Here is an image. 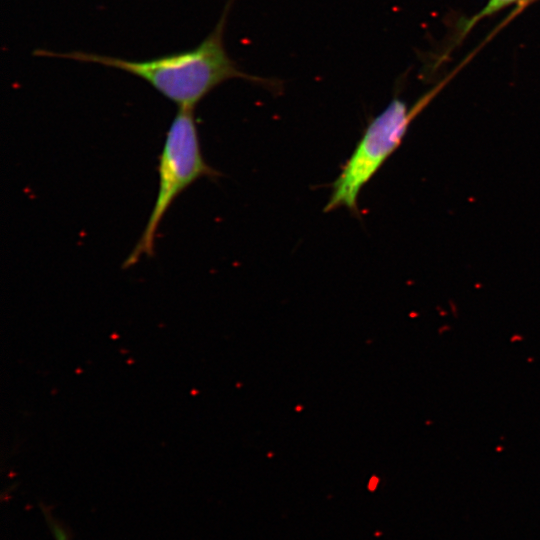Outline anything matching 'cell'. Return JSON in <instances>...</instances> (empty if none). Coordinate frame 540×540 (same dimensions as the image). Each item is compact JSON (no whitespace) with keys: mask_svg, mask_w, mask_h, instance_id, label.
<instances>
[{"mask_svg":"<svg viewBox=\"0 0 540 540\" xmlns=\"http://www.w3.org/2000/svg\"><path fill=\"white\" fill-rule=\"evenodd\" d=\"M439 87L421 97L412 107L395 97L371 120L354 151L332 185L324 211L346 207L358 213V195L364 185L401 144L408 127L424 109Z\"/></svg>","mask_w":540,"mask_h":540,"instance_id":"3957f363","label":"cell"},{"mask_svg":"<svg viewBox=\"0 0 540 540\" xmlns=\"http://www.w3.org/2000/svg\"><path fill=\"white\" fill-rule=\"evenodd\" d=\"M234 2L235 0H227L214 29L198 46L190 50L144 61L82 51L59 53L39 49L34 51V54L95 63L125 71L148 82L179 108L194 109L211 90L233 78H241L272 90L279 89L278 81L247 74L229 57L223 37Z\"/></svg>","mask_w":540,"mask_h":540,"instance_id":"6da1fadb","label":"cell"},{"mask_svg":"<svg viewBox=\"0 0 540 540\" xmlns=\"http://www.w3.org/2000/svg\"><path fill=\"white\" fill-rule=\"evenodd\" d=\"M193 108H179L166 134L159 157V188L146 227L127 259L124 268L142 256H153L158 227L173 201L202 177L215 178L218 171L203 158Z\"/></svg>","mask_w":540,"mask_h":540,"instance_id":"7a4b0ae2","label":"cell"},{"mask_svg":"<svg viewBox=\"0 0 540 540\" xmlns=\"http://www.w3.org/2000/svg\"><path fill=\"white\" fill-rule=\"evenodd\" d=\"M51 528L56 540H68L66 533L55 522H51Z\"/></svg>","mask_w":540,"mask_h":540,"instance_id":"5b68a950","label":"cell"},{"mask_svg":"<svg viewBox=\"0 0 540 540\" xmlns=\"http://www.w3.org/2000/svg\"><path fill=\"white\" fill-rule=\"evenodd\" d=\"M520 1L522 0H488L486 5H484L477 14L472 16L466 23H464L461 30V35L463 36L468 33L469 30L483 18L489 17L494 13H497L500 10Z\"/></svg>","mask_w":540,"mask_h":540,"instance_id":"277c9868","label":"cell"}]
</instances>
